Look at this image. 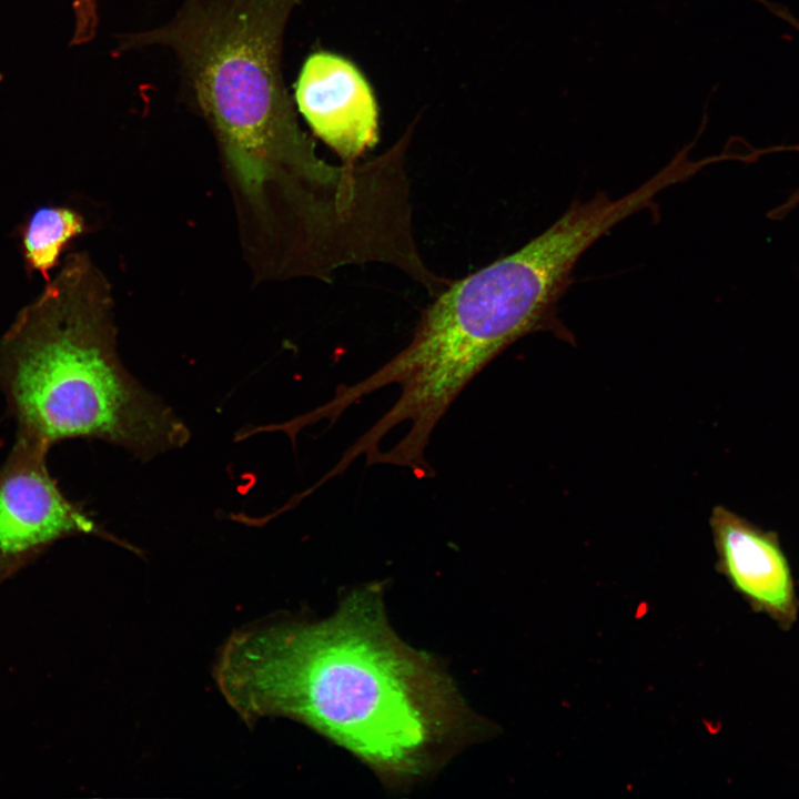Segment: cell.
Segmentation results:
<instances>
[{"label": "cell", "mask_w": 799, "mask_h": 799, "mask_svg": "<svg viewBox=\"0 0 799 799\" xmlns=\"http://www.w3.org/2000/svg\"><path fill=\"white\" fill-rule=\"evenodd\" d=\"M214 677L247 725L266 717L300 721L392 787L436 772L492 729L433 657L394 633L380 586L353 590L325 619L234 633Z\"/></svg>", "instance_id": "6da1fadb"}, {"label": "cell", "mask_w": 799, "mask_h": 799, "mask_svg": "<svg viewBox=\"0 0 799 799\" xmlns=\"http://www.w3.org/2000/svg\"><path fill=\"white\" fill-rule=\"evenodd\" d=\"M302 0H184L165 24L119 37L117 52L164 47L184 98L208 121L250 199L275 189L299 218L341 204L357 164L321 159L300 128L282 75L284 31Z\"/></svg>", "instance_id": "7a4b0ae2"}, {"label": "cell", "mask_w": 799, "mask_h": 799, "mask_svg": "<svg viewBox=\"0 0 799 799\" xmlns=\"http://www.w3.org/2000/svg\"><path fill=\"white\" fill-rule=\"evenodd\" d=\"M103 293L88 257L68 256L0 335V391L19 437L101 439L146 462L190 432L121 365Z\"/></svg>", "instance_id": "3957f363"}, {"label": "cell", "mask_w": 799, "mask_h": 799, "mask_svg": "<svg viewBox=\"0 0 799 799\" xmlns=\"http://www.w3.org/2000/svg\"><path fill=\"white\" fill-rule=\"evenodd\" d=\"M645 182L610 199L573 203L518 250L449 282L423 312L411 342L383 365L387 383L416 413L442 417L467 384L520 337L550 327L575 264L615 225L649 206Z\"/></svg>", "instance_id": "277c9868"}, {"label": "cell", "mask_w": 799, "mask_h": 799, "mask_svg": "<svg viewBox=\"0 0 799 799\" xmlns=\"http://www.w3.org/2000/svg\"><path fill=\"white\" fill-rule=\"evenodd\" d=\"M49 447L16 436L0 467V581L74 535L115 538L61 492L49 473Z\"/></svg>", "instance_id": "5b68a950"}, {"label": "cell", "mask_w": 799, "mask_h": 799, "mask_svg": "<svg viewBox=\"0 0 799 799\" xmlns=\"http://www.w3.org/2000/svg\"><path fill=\"white\" fill-rule=\"evenodd\" d=\"M295 103L313 133L343 163H356L378 142L374 92L348 59L328 51L311 53L295 83Z\"/></svg>", "instance_id": "8992f818"}, {"label": "cell", "mask_w": 799, "mask_h": 799, "mask_svg": "<svg viewBox=\"0 0 799 799\" xmlns=\"http://www.w3.org/2000/svg\"><path fill=\"white\" fill-rule=\"evenodd\" d=\"M710 528L716 569L752 611L782 630L797 621L799 598L789 562L773 532L763 530L724 506H716Z\"/></svg>", "instance_id": "52a82bcc"}, {"label": "cell", "mask_w": 799, "mask_h": 799, "mask_svg": "<svg viewBox=\"0 0 799 799\" xmlns=\"http://www.w3.org/2000/svg\"><path fill=\"white\" fill-rule=\"evenodd\" d=\"M85 225L75 210L64 205H40L18 225L20 252L28 276L38 273L44 284L50 271L60 263L69 243L82 234Z\"/></svg>", "instance_id": "ba28073f"}]
</instances>
